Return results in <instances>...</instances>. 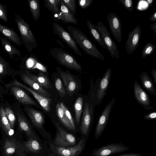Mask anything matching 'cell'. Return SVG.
Wrapping results in <instances>:
<instances>
[{
    "instance_id": "cell-16",
    "label": "cell",
    "mask_w": 156,
    "mask_h": 156,
    "mask_svg": "<svg viewBox=\"0 0 156 156\" xmlns=\"http://www.w3.org/2000/svg\"><path fill=\"white\" fill-rule=\"evenodd\" d=\"M57 69L59 72L68 93L71 96L77 88L76 81L70 73L63 71L59 68L58 67Z\"/></svg>"
},
{
    "instance_id": "cell-46",
    "label": "cell",
    "mask_w": 156,
    "mask_h": 156,
    "mask_svg": "<svg viewBox=\"0 0 156 156\" xmlns=\"http://www.w3.org/2000/svg\"><path fill=\"white\" fill-rule=\"evenodd\" d=\"M150 20L153 22L155 23L156 22V11L151 14L149 18Z\"/></svg>"
},
{
    "instance_id": "cell-20",
    "label": "cell",
    "mask_w": 156,
    "mask_h": 156,
    "mask_svg": "<svg viewBox=\"0 0 156 156\" xmlns=\"http://www.w3.org/2000/svg\"><path fill=\"white\" fill-rule=\"evenodd\" d=\"M25 110L34 125L38 128L42 129L44 119L42 113L32 108H26Z\"/></svg>"
},
{
    "instance_id": "cell-47",
    "label": "cell",
    "mask_w": 156,
    "mask_h": 156,
    "mask_svg": "<svg viewBox=\"0 0 156 156\" xmlns=\"http://www.w3.org/2000/svg\"><path fill=\"white\" fill-rule=\"evenodd\" d=\"M151 74L154 78L155 84L156 85V70L152 69L151 70Z\"/></svg>"
},
{
    "instance_id": "cell-11",
    "label": "cell",
    "mask_w": 156,
    "mask_h": 156,
    "mask_svg": "<svg viewBox=\"0 0 156 156\" xmlns=\"http://www.w3.org/2000/svg\"><path fill=\"white\" fill-rule=\"evenodd\" d=\"M85 143L84 139H81L75 146L71 147H63L52 145V149L59 156H76L83 150Z\"/></svg>"
},
{
    "instance_id": "cell-5",
    "label": "cell",
    "mask_w": 156,
    "mask_h": 156,
    "mask_svg": "<svg viewBox=\"0 0 156 156\" xmlns=\"http://www.w3.org/2000/svg\"><path fill=\"white\" fill-rule=\"evenodd\" d=\"M52 26L53 33L67 44L76 54L82 56V53L69 34L62 26L56 22L53 23Z\"/></svg>"
},
{
    "instance_id": "cell-36",
    "label": "cell",
    "mask_w": 156,
    "mask_h": 156,
    "mask_svg": "<svg viewBox=\"0 0 156 156\" xmlns=\"http://www.w3.org/2000/svg\"><path fill=\"white\" fill-rule=\"evenodd\" d=\"M156 48L155 45L151 43L146 44L143 48L141 53L142 57L145 58L147 56H149L154 52Z\"/></svg>"
},
{
    "instance_id": "cell-37",
    "label": "cell",
    "mask_w": 156,
    "mask_h": 156,
    "mask_svg": "<svg viewBox=\"0 0 156 156\" xmlns=\"http://www.w3.org/2000/svg\"><path fill=\"white\" fill-rule=\"evenodd\" d=\"M5 112L7 118L10 123L11 128L13 129L14 128L16 121L15 116L12 109L9 107H6L5 109Z\"/></svg>"
},
{
    "instance_id": "cell-49",
    "label": "cell",
    "mask_w": 156,
    "mask_h": 156,
    "mask_svg": "<svg viewBox=\"0 0 156 156\" xmlns=\"http://www.w3.org/2000/svg\"><path fill=\"white\" fill-rule=\"evenodd\" d=\"M150 27L151 30L154 31L156 34V22L150 25Z\"/></svg>"
},
{
    "instance_id": "cell-24",
    "label": "cell",
    "mask_w": 156,
    "mask_h": 156,
    "mask_svg": "<svg viewBox=\"0 0 156 156\" xmlns=\"http://www.w3.org/2000/svg\"><path fill=\"white\" fill-rule=\"evenodd\" d=\"M60 11L61 20L63 23H77L78 21L74 15L73 14L66 6L62 0L61 3Z\"/></svg>"
},
{
    "instance_id": "cell-23",
    "label": "cell",
    "mask_w": 156,
    "mask_h": 156,
    "mask_svg": "<svg viewBox=\"0 0 156 156\" xmlns=\"http://www.w3.org/2000/svg\"><path fill=\"white\" fill-rule=\"evenodd\" d=\"M25 73L30 78L43 88L46 89L52 88L51 85L48 79L43 72L40 71L37 75H33L27 70H25Z\"/></svg>"
},
{
    "instance_id": "cell-15",
    "label": "cell",
    "mask_w": 156,
    "mask_h": 156,
    "mask_svg": "<svg viewBox=\"0 0 156 156\" xmlns=\"http://www.w3.org/2000/svg\"><path fill=\"white\" fill-rule=\"evenodd\" d=\"M22 64L28 69H37L43 72L47 71V68L38 60L35 56L31 54L25 55L22 58Z\"/></svg>"
},
{
    "instance_id": "cell-18",
    "label": "cell",
    "mask_w": 156,
    "mask_h": 156,
    "mask_svg": "<svg viewBox=\"0 0 156 156\" xmlns=\"http://www.w3.org/2000/svg\"><path fill=\"white\" fill-rule=\"evenodd\" d=\"M11 90L15 97L21 103L33 105H37L35 102L20 87L12 86Z\"/></svg>"
},
{
    "instance_id": "cell-42",
    "label": "cell",
    "mask_w": 156,
    "mask_h": 156,
    "mask_svg": "<svg viewBox=\"0 0 156 156\" xmlns=\"http://www.w3.org/2000/svg\"><path fill=\"white\" fill-rule=\"evenodd\" d=\"M119 2L129 11L132 12L133 11V6L132 0H119Z\"/></svg>"
},
{
    "instance_id": "cell-50",
    "label": "cell",
    "mask_w": 156,
    "mask_h": 156,
    "mask_svg": "<svg viewBox=\"0 0 156 156\" xmlns=\"http://www.w3.org/2000/svg\"><path fill=\"white\" fill-rule=\"evenodd\" d=\"M147 2L149 5L151 6L152 5V3L153 2V0H147Z\"/></svg>"
},
{
    "instance_id": "cell-3",
    "label": "cell",
    "mask_w": 156,
    "mask_h": 156,
    "mask_svg": "<svg viewBox=\"0 0 156 156\" xmlns=\"http://www.w3.org/2000/svg\"><path fill=\"white\" fill-rule=\"evenodd\" d=\"M49 54L60 65L70 69L81 71L82 66L75 57L62 49L54 47L50 50Z\"/></svg>"
},
{
    "instance_id": "cell-13",
    "label": "cell",
    "mask_w": 156,
    "mask_h": 156,
    "mask_svg": "<svg viewBox=\"0 0 156 156\" xmlns=\"http://www.w3.org/2000/svg\"><path fill=\"white\" fill-rule=\"evenodd\" d=\"M16 86L22 87L27 90L34 96L42 108L46 111L49 112L50 110V105L51 101V98L44 97L35 91L34 90L22 84L17 80L8 84L6 86L10 87Z\"/></svg>"
},
{
    "instance_id": "cell-14",
    "label": "cell",
    "mask_w": 156,
    "mask_h": 156,
    "mask_svg": "<svg viewBox=\"0 0 156 156\" xmlns=\"http://www.w3.org/2000/svg\"><path fill=\"white\" fill-rule=\"evenodd\" d=\"M141 30L140 26H136L129 33L125 43L127 53L132 54L140 44Z\"/></svg>"
},
{
    "instance_id": "cell-38",
    "label": "cell",
    "mask_w": 156,
    "mask_h": 156,
    "mask_svg": "<svg viewBox=\"0 0 156 156\" xmlns=\"http://www.w3.org/2000/svg\"><path fill=\"white\" fill-rule=\"evenodd\" d=\"M55 87L61 98L64 97L66 93L61 79L56 78L55 80Z\"/></svg>"
},
{
    "instance_id": "cell-6",
    "label": "cell",
    "mask_w": 156,
    "mask_h": 156,
    "mask_svg": "<svg viewBox=\"0 0 156 156\" xmlns=\"http://www.w3.org/2000/svg\"><path fill=\"white\" fill-rule=\"evenodd\" d=\"M129 149L128 147L121 143H112L95 150L92 152V155L93 156H110Z\"/></svg>"
},
{
    "instance_id": "cell-26",
    "label": "cell",
    "mask_w": 156,
    "mask_h": 156,
    "mask_svg": "<svg viewBox=\"0 0 156 156\" xmlns=\"http://www.w3.org/2000/svg\"><path fill=\"white\" fill-rule=\"evenodd\" d=\"M139 78L144 88L151 94L156 96V91L153 83L146 72H143Z\"/></svg>"
},
{
    "instance_id": "cell-31",
    "label": "cell",
    "mask_w": 156,
    "mask_h": 156,
    "mask_svg": "<svg viewBox=\"0 0 156 156\" xmlns=\"http://www.w3.org/2000/svg\"><path fill=\"white\" fill-rule=\"evenodd\" d=\"M61 0H44V5L47 9L53 14L59 13L60 10L58 7Z\"/></svg>"
},
{
    "instance_id": "cell-9",
    "label": "cell",
    "mask_w": 156,
    "mask_h": 156,
    "mask_svg": "<svg viewBox=\"0 0 156 156\" xmlns=\"http://www.w3.org/2000/svg\"><path fill=\"white\" fill-rule=\"evenodd\" d=\"M55 124L58 132L55 139L54 144L63 147L75 145L76 143L75 137L61 127L58 122H56Z\"/></svg>"
},
{
    "instance_id": "cell-12",
    "label": "cell",
    "mask_w": 156,
    "mask_h": 156,
    "mask_svg": "<svg viewBox=\"0 0 156 156\" xmlns=\"http://www.w3.org/2000/svg\"><path fill=\"white\" fill-rule=\"evenodd\" d=\"M134 94L136 101L147 111L153 110L151 105L149 96L142 88L138 82L135 80L133 84Z\"/></svg>"
},
{
    "instance_id": "cell-41",
    "label": "cell",
    "mask_w": 156,
    "mask_h": 156,
    "mask_svg": "<svg viewBox=\"0 0 156 156\" xmlns=\"http://www.w3.org/2000/svg\"><path fill=\"white\" fill-rule=\"evenodd\" d=\"M60 105L63 109L64 112L67 118L73 126L76 129L75 123L72 117V116L67 108L65 105L62 102L60 103Z\"/></svg>"
},
{
    "instance_id": "cell-4",
    "label": "cell",
    "mask_w": 156,
    "mask_h": 156,
    "mask_svg": "<svg viewBox=\"0 0 156 156\" xmlns=\"http://www.w3.org/2000/svg\"><path fill=\"white\" fill-rule=\"evenodd\" d=\"M96 26L107 48V50L110 54V56L112 58H119V52L117 46L111 37L105 26L101 21H97Z\"/></svg>"
},
{
    "instance_id": "cell-51",
    "label": "cell",
    "mask_w": 156,
    "mask_h": 156,
    "mask_svg": "<svg viewBox=\"0 0 156 156\" xmlns=\"http://www.w3.org/2000/svg\"><path fill=\"white\" fill-rule=\"evenodd\" d=\"M1 96V93L0 92V97Z\"/></svg>"
},
{
    "instance_id": "cell-45",
    "label": "cell",
    "mask_w": 156,
    "mask_h": 156,
    "mask_svg": "<svg viewBox=\"0 0 156 156\" xmlns=\"http://www.w3.org/2000/svg\"><path fill=\"white\" fill-rule=\"evenodd\" d=\"M52 17L55 21L61 20V12L59 13H54L52 14Z\"/></svg>"
},
{
    "instance_id": "cell-22",
    "label": "cell",
    "mask_w": 156,
    "mask_h": 156,
    "mask_svg": "<svg viewBox=\"0 0 156 156\" xmlns=\"http://www.w3.org/2000/svg\"><path fill=\"white\" fill-rule=\"evenodd\" d=\"M17 117L19 126L20 130L24 132L30 138L37 140V138L33 132L30 125L24 116L18 112Z\"/></svg>"
},
{
    "instance_id": "cell-39",
    "label": "cell",
    "mask_w": 156,
    "mask_h": 156,
    "mask_svg": "<svg viewBox=\"0 0 156 156\" xmlns=\"http://www.w3.org/2000/svg\"><path fill=\"white\" fill-rule=\"evenodd\" d=\"M71 12L74 15L76 12V5L75 0H62Z\"/></svg>"
},
{
    "instance_id": "cell-17",
    "label": "cell",
    "mask_w": 156,
    "mask_h": 156,
    "mask_svg": "<svg viewBox=\"0 0 156 156\" xmlns=\"http://www.w3.org/2000/svg\"><path fill=\"white\" fill-rule=\"evenodd\" d=\"M94 113L91 111L89 104L86 102L83 111L82 121L80 127L81 132L86 135L88 132Z\"/></svg>"
},
{
    "instance_id": "cell-25",
    "label": "cell",
    "mask_w": 156,
    "mask_h": 156,
    "mask_svg": "<svg viewBox=\"0 0 156 156\" xmlns=\"http://www.w3.org/2000/svg\"><path fill=\"white\" fill-rule=\"evenodd\" d=\"M0 39L5 51L9 55L11 59H13L14 55H16L18 57L21 56L20 51L12 44L8 39L1 37Z\"/></svg>"
},
{
    "instance_id": "cell-27",
    "label": "cell",
    "mask_w": 156,
    "mask_h": 156,
    "mask_svg": "<svg viewBox=\"0 0 156 156\" xmlns=\"http://www.w3.org/2000/svg\"><path fill=\"white\" fill-rule=\"evenodd\" d=\"M87 23L92 37L103 48L107 50V48L104 43L96 25L90 20L87 21Z\"/></svg>"
},
{
    "instance_id": "cell-34",
    "label": "cell",
    "mask_w": 156,
    "mask_h": 156,
    "mask_svg": "<svg viewBox=\"0 0 156 156\" xmlns=\"http://www.w3.org/2000/svg\"><path fill=\"white\" fill-rule=\"evenodd\" d=\"M26 147L30 151L34 153H37L42 149L39 143L36 140L30 138L25 143Z\"/></svg>"
},
{
    "instance_id": "cell-8",
    "label": "cell",
    "mask_w": 156,
    "mask_h": 156,
    "mask_svg": "<svg viewBox=\"0 0 156 156\" xmlns=\"http://www.w3.org/2000/svg\"><path fill=\"white\" fill-rule=\"evenodd\" d=\"M115 101V98L113 97L106 105L99 118L95 131V137L96 139L101 136L105 128Z\"/></svg>"
},
{
    "instance_id": "cell-19",
    "label": "cell",
    "mask_w": 156,
    "mask_h": 156,
    "mask_svg": "<svg viewBox=\"0 0 156 156\" xmlns=\"http://www.w3.org/2000/svg\"><path fill=\"white\" fill-rule=\"evenodd\" d=\"M0 33L8 40L16 45L20 46L23 44L20 38L16 32L11 28L0 24Z\"/></svg>"
},
{
    "instance_id": "cell-32",
    "label": "cell",
    "mask_w": 156,
    "mask_h": 156,
    "mask_svg": "<svg viewBox=\"0 0 156 156\" xmlns=\"http://www.w3.org/2000/svg\"><path fill=\"white\" fill-rule=\"evenodd\" d=\"M17 146L12 140L6 138L4 144V152L5 155L8 156L13 154Z\"/></svg>"
},
{
    "instance_id": "cell-21",
    "label": "cell",
    "mask_w": 156,
    "mask_h": 156,
    "mask_svg": "<svg viewBox=\"0 0 156 156\" xmlns=\"http://www.w3.org/2000/svg\"><path fill=\"white\" fill-rule=\"evenodd\" d=\"M22 80L34 89V91L41 95L47 98H49L50 94L37 83L33 80L26 74L22 75Z\"/></svg>"
},
{
    "instance_id": "cell-2",
    "label": "cell",
    "mask_w": 156,
    "mask_h": 156,
    "mask_svg": "<svg viewBox=\"0 0 156 156\" xmlns=\"http://www.w3.org/2000/svg\"><path fill=\"white\" fill-rule=\"evenodd\" d=\"M15 20L20 33L21 40L27 51L31 52L37 47V40L31 31L29 24L21 16L15 14Z\"/></svg>"
},
{
    "instance_id": "cell-44",
    "label": "cell",
    "mask_w": 156,
    "mask_h": 156,
    "mask_svg": "<svg viewBox=\"0 0 156 156\" xmlns=\"http://www.w3.org/2000/svg\"><path fill=\"white\" fill-rule=\"evenodd\" d=\"M143 119L149 120H154L156 119V112H150L145 115Z\"/></svg>"
},
{
    "instance_id": "cell-48",
    "label": "cell",
    "mask_w": 156,
    "mask_h": 156,
    "mask_svg": "<svg viewBox=\"0 0 156 156\" xmlns=\"http://www.w3.org/2000/svg\"><path fill=\"white\" fill-rule=\"evenodd\" d=\"M118 156H141V155L140 154L136 153H129L121 154Z\"/></svg>"
},
{
    "instance_id": "cell-30",
    "label": "cell",
    "mask_w": 156,
    "mask_h": 156,
    "mask_svg": "<svg viewBox=\"0 0 156 156\" xmlns=\"http://www.w3.org/2000/svg\"><path fill=\"white\" fill-rule=\"evenodd\" d=\"M29 9L35 20H38L40 16V7L38 0H28Z\"/></svg>"
},
{
    "instance_id": "cell-1",
    "label": "cell",
    "mask_w": 156,
    "mask_h": 156,
    "mask_svg": "<svg viewBox=\"0 0 156 156\" xmlns=\"http://www.w3.org/2000/svg\"><path fill=\"white\" fill-rule=\"evenodd\" d=\"M67 29L76 43L87 54L100 60H105L104 55L82 30L70 25L67 27Z\"/></svg>"
},
{
    "instance_id": "cell-28",
    "label": "cell",
    "mask_w": 156,
    "mask_h": 156,
    "mask_svg": "<svg viewBox=\"0 0 156 156\" xmlns=\"http://www.w3.org/2000/svg\"><path fill=\"white\" fill-rule=\"evenodd\" d=\"M0 122L3 129L7 135H11L13 134V130L11 128L2 107L0 108Z\"/></svg>"
},
{
    "instance_id": "cell-29",
    "label": "cell",
    "mask_w": 156,
    "mask_h": 156,
    "mask_svg": "<svg viewBox=\"0 0 156 156\" xmlns=\"http://www.w3.org/2000/svg\"><path fill=\"white\" fill-rule=\"evenodd\" d=\"M56 111L58 117L61 123L69 129L75 130L76 129L73 126L67 118L60 103H58L56 105Z\"/></svg>"
},
{
    "instance_id": "cell-7",
    "label": "cell",
    "mask_w": 156,
    "mask_h": 156,
    "mask_svg": "<svg viewBox=\"0 0 156 156\" xmlns=\"http://www.w3.org/2000/svg\"><path fill=\"white\" fill-rule=\"evenodd\" d=\"M111 74V68L109 67L101 79L96 92V105L100 104L106 94L109 85Z\"/></svg>"
},
{
    "instance_id": "cell-10",
    "label": "cell",
    "mask_w": 156,
    "mask_h": 156,
    "mask_svg": "<svg viewBox=\"0 0 156 156\" xmlns=\"http://www.w3.org/2000/svg\"><path fill=\"white\" fill-rule=\"evenodd\" d=\"M107 19L111 32L117 41L120 43L122 40V28L119 18L115 13L110 12Z\"/></svg>"
},
{
    "instance_id": "cell-43",
    "label": "cell",
    "mask_w": 156,
    "mask_h": 156,
    "mask_svg": "<svg viewBox=\"0 0 156 156\" xmlns=\"http://www.w3.org/2000/svg\"><path fill=\"white\" fill-rule=\"evenodd\" d=\"M93 0H78L79 6L82 9H85L89 6L92 3Z\"/></svg>"
},
{
    "instance_id": "cell-40",
    "label": "cell",
    "mask_w": 156,
    "mask_h": 156,
    "mask_svg": "<svg viewBox=\"0 0 156 156\" xmlns=\"http://www.w3.org/2000/svg\"><path fill=\"white\" fill-rule=\"evenodd\" d=\"M7 13L6 6L0 3V19L4 22H8Z\"/></svg>"
},
{
    "instance_id": "cell-33",
    "label": "cell",
    "mask_w": 156,
    "mask_h": 156,
    "mask_svg": "<svg viewBox=\"0 0 156 156\" xmlns=\"http://www.w3.org/2000/svg\"><path fill=\"white\" fill-rule=\"evenodd\" d=\"M83 107V99L81 97H79L76 100L74 105L76 122L77 124L80 121Z\"/></svg>"
},
{
    "instance_id": "cell-35",
    "label": "cell",
    "mask_w": 156,
    "mask_h": 156,
    "mask_svg": "<svg viewBox=\"0 0 156 156\" xmlns=\"http://www.w3.org/2000/svg\"><path fill=\"white\" fill-rule=\"evenodd\" d=\"M12 72L8 62L0 55V75H7Z\"/></svg>"
}]
</instances>
